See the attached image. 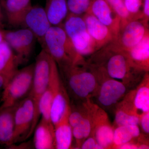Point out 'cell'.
<instances>
[{
    "instance_id": "27",
    "label": "cell",
    "mask_w": 149,
    "mask_h": 149,
    "mask_svg": "<svg viewBox=\"0 0 149 149\" xmlns=\"http://www.w3.org/2000/svg\"><path fill=\"white\" fill-rule=\"evenodd\" d=\"M113 10L120 17L121 21L120 29L125 26L132 18L125 8L123 0H106Z\"/></svg>"
},
{
    "instance_id": "35",
    "label": "cell",
    "mask_w": 149,
    "mask_h": 149,
    "mask_svg": "<svg viewBox=\"0 0 149 149\" xmlns=\"http://www.w3.org/2000/svg\"><path fill=\"white\" fill-rule=\"evenodd\" d=\"M4 40L2 30L0 29V44Z\"/></svg>"
},
{
    "instance_id": "29",
    "label": "cell",
    "mask_w": 149,
    "mask_h": 149,
    "mask_svg": "<svg viewBox=\"0 0 149 149\" xmlns=\"http://www.w3.org/2000/svg\"><path fill=\"white\" fill-rule=\"evenodd\" d=\"M132 20L143 19V0H123Z\"/></svg>"
},
{
    "instance_id": "5",
    "label": "cell",
    "mask_w": 149,
    "mask_h": 149,
    "mask_svg": "<svg viewBox=\"0 0 149 149\" xmlns=\"http://www.w3.org/2000/svg\"><path fill=\"white\" fill-rule=\"evenodd\" d=\"M52 59L51 56L42 49L37 56L35 63L33 83L28 95L32 98L35 105V117L33 125L34 131L40 116V100L49 81Z\"/></svg>"
},
{
    "instance_id": "30",
    "label": "cell",
    "mask_w": 149,
    "mask_h": 149,
    "mask_svg": "<svg viewBox=\"0 0 149 149\" xmlns=\"http://www.w3.org/2000/svg\"><path fill=\"white\" fill-rule=\"evenodd\" d=\"M82 149H103L97 143L95 137L91 135L83 141L80 147Z\"/></svg>"
},
{
    "instance_id": "4",
    "label": "cell",
    "mask_w": 149,
    "mask_h": 149,
    "mask_svg": "<svg viewBox=\"0 0 149 149\" xmlns=\"http://www.w3.org/2000/svg\"><path fill=\"white\" fill-rule=\"evenodd\" d=\"M35 63L18 70L3 89L0 108L15 105L29 95L32 88Z\"/></svg>"
},
{
    "instance_id": "13",
    "label": "cell",
    "mask_w": 149,
    "mask_h": 149,
    "mask_svg": "<svg viewBox=\"0 0 149 149\" xmlns=\"http://www.w3.org/2000/svg\"><path fill=\"white\" fill-rule=\"evenodd\" d=\"M86 13L92 14L108 27L116 40L121 27V21L106 0H92Z\"/></svg>"
},
{
    "instance_id": "20",
    "label": "cell",
    "mask_w": 149,
    "mask_h": 149,
    "mask_svg": "<svg viewBox=\"0 0 149 149\" xmlns=\"http://www.w3.org/2000/svg\"><path fill=\"white\" fill-rule=\"evenodd\" d=\"M34 131L33 145L35 149H55L54 127L51 121L41 118Z\"/></svg>"
},
{
    "instance_id": "34",
    "label": "cell",
    "mask_w": 149,
    "mask_h": 149,
    "mask_svg": "<svg viewBox=\"0 0 149 149\" xmlns=\"http://www.w3.org/2000/svg\"><path fill=\"white\" fill-rule=\"evenodd\" d=\"M6 84V80L4 77L0 74V92L3 90Z\"/></svg>"
},
{
    "instance_id": "9",
    "label": "cell",
    "mask_w": 149,
    "mask_h": 149,
    "mask_svg": "<svg viewBox=\"0 0 149 149\" xmlns=\"http://www.w3.org/2000/svg\"><path fill=\"white\" fill-rule=\"evenodd\" d=\"M35 111L34 102L29 95L16 105L14 115V131L12 145L25 141L34 132L33 125Z\"/></svg>"
},
{
    "instance_id": "1",
    "label": "cell",
    "mask_w": 149,
    "mask_h": 149,
    "mask_svg": "<svg viewBox=\"0 0 149 149\" xmlns=\"http://www.w3.org/2000/svg\"><path fill=\"white\" fill-rule=\"evenodd\" d=\"M87 63L101 68L109 77L122 82L128 88L141 81V74L145 73L133 65L126 52L114 42L95 52Z\"/></svg>"
},
{
    "instance_id": "8",
    "label": "cell",
    "mask_w": 149,
    "mask_h": 149,
    "mask_svg": "<svg viewBox=\"0 0 149 149\" xmlns=\"http://www.w3.org/2000/svg\"><path fill=\"white\" fill-rule=\"evenodd\" d=\"M91 67L97 77L98 86L94 96L99 104L109 108L118 103L126 95L128 87L122 82L109 77L101 68Z\"/></svg>"
},
{
    "instance_id": "10",
    "label": "cell",
    "mask_w": 149,
    "mask_h": 149,
    "mask_svg": "<svg viewBox=\"0 0 149 149\" xmlns=\"http://www.w3.org/2000/svg\"><path fill=\"white\" fill-rule=\"evenodd\" d=\"M92 116L93 135L103 149L112 148L114 128L111 124L107 113L97 104L88 100Z\"/></svg>"
},
{
    "instance_id": "11",
    "label": "cell",
    "mask_w": 149,
    "mask_h": 149,
    "mask_svg": "<svg viewBox=\"0 0 149 149\" xmlns=\"http://www.w3.org/2000/svg\"><path fill=\"white\" fill-rule=\"evenodd\" d=\"M2 31L5 41L16 54L19 65L28 62L36 39L33 32L28 28L16 31Z\"/></svg>"
},
{
    "instance_id": "6",
    "label": "cell",
    "mask_w": 149,
    "mask_h": 149,
    "mask_svg": "<svg viewBox=\"0 0 149 149\" xmlns=\"http://www.w3.org/2000/svg\"><path fill=\"white\" fill-rule=\"evenodd\" d=\"M50 80L53 89L50 118L54 126L68 117L71 108L68 93L61 76L58 66L52 58Z\"/></svg>"
},
{
    "instance_id": "2",
    "label": "cell",
    "mask_w": 149,
    "mask_h": 149,
    "mask_svg": "<svg viewBox=\"0 0 149 149\" xmlns=\"http://www.w3.org/2000/svg\"><path fill=\"white\" fill-rule=\"evenodd\" d=\"M60 70L67 91L74 98L86 101L94 96L98 86L97 77L87 62L72 64Z\"/></svg>"
},
{
    "instance_id": "32",
    "label": "cell",
    "mask_w": 149,
    "mask_h": 149,
    "mask_svg": "<svg viewBox=\"0 0 149 149\" xmlns=\"http://www.w3.org/2000/svg\"><path fill=\"white\" fill-rule=\"evenodd\" d=\"M143 19L146 22H148L149 19V0H143Z\"/></svg>"
},
{
    "instance_id": "19",
    "label": "cell",
    "mask_w": 149,
    "mask_h": 149,
    "mask_svg": "<svg viewBox=\"0 0 149 149\" xmlns=\"http://www.w3.org/2000/svg\"><path fill=\"white\" fill-rule=\"evenodd\" d=\"M19 65L16 54L4 40L0 44V74L4 77L6 84L18 71Z\"/></svg>"
},
{
    "instance_id": "31",
    "label": "cell",
    "mask_w": 149,
    "mask_h": 149,
    "mask_svg": "<svg viewBox=\"0 0 149 149\" xmlns=\"http://www.w3.org/2000/svg\"><path fill=\"white\" fill-rule=\"evenodd\" d=\"M144 133L148 135L149 133V112L141 115L140 117L139 124Z\"/></svg>"
},
{
    "instance_id": "21",
    "label": "cell",
    "mask_w": 149,
    "mask_h": 149,
    "mask_svg": "<svg viewBox=\"0 0 149 149\" xmlns=\"http://www.w3.org/2000/svg\"><path fill=\"white\" fill-rule=\"evenodd\" d=\"M17 104L0 108V145L8 147L12 145L15 111Z\"/></svg>"
},
{
    "instance_id": "22",
    "label": "cell",
    "mask_w": 149,
    "mask_h": 149,
    "mask_svg": "<svg viewBox=\"0 0 149 149\" xmlns=\"http://www.w3.org/2000/svg\"><path fill=\"white\" fill-rule=\"evenodd\" d=\"M45 10L52 26H60L68 14L67 0H46Z\"/></svg>"
},
{
    "instance_id": "24",
    "label": "cell",
    "mask_w": 149,
    "mask_h": 149,
    "mask_svg": "<svg viewBox=\"0 0 149 149\" xmlns=\"http://www.w3.org/2000/svg\"><path fill=\"white\" fill-rule=\"evenodd\" d=\"M118 104L115 115L116 126L139 125L140 116L124 100Z\"/></svg>"
},
{
    "instance_id": "16",
    "label": "cell",
    "mask_w": 149,
    "mask_h": 149,
    "mask_svg": "<svg viewBox=\"0 0 149 149\" xmlns=\"http://www.w3.org/2000/svg\"><path fill=\"white\" fill-rule=\"evenodd\" d=\"M87 30L95 44L96 50H99L108 44L114 42V35L105 25L91 14L86 13L82 16Z\"/></svg>"
},
{
    "instance_id": "17",
    "label": "cell",
    "mask_w": 149,
    "mask_h": 149,
    "mask_svg": "<svg viewBox=\"0 0 149 149\" xmlns=\"http://www.w3.org/2000/svg\"><path fill=\"white\" fill-rule=\"evenodd\" d=\"M1 5L9 24L15 27L24 26L25 16L32 6L31 0H2Z\"/></svg>"
},
{
    "instance_id": "7",
    "label": "cell",
    "mask_w": 149,
    "mask_h": 149,
    "mask_svg": "<svg viewBox=\"0 0 149 149\" xmlns=\"http://www.w3.org/2000/svg\"><path fill=\"white\" fill-rule=\"evenodd\" d=\"M63 27L77 52L81 56L91 55L97 51L95 44L88 32L82 16L68 14Z\"/></svg>"
},
{
    "instance_id": "33",
    "label": "cell",
    "mask_w": 149,
    "mask_h": 149,
    "mask_svg": "<svg viewBox=\"0 0 149 149\" xmlns=\"http://www.w3.org/2000/svg\"><path fill=\"white\" fill-rule=\"evenodd\" d=\"M118 149H138V144L133 142L130 141L121 145L118 148Z\"/></svg>"
},
{
    "instance_id": "18",
    "label": "cell",
    "mask_w": 149,
    "mask_h": 149,
    "mask_svg": "<svg viewBox=\"0 0 149 149\" xmlns=\"http://www.w3.org/2000/svg\"><path fill=\"white\" fill-rule=\"evenodd\" d=\"M130 61L137 69L145 72L149 71V30L136 46L125 51Z\"/></svg>"
},
{
    "instance_id": "12",
    "label": "cell",
    "mask_w": 149,
    "mask_h": 149,
    "mask_svg": "<svg viewBox=\"0 0 149 149\" xmlns=\"http://www.w3.org/2000/svg\"><path fill=\"white\" fill-rule=\"evenodd\" d=\"M148 30V22L143 19H134L120 29L113 42L121 49L127 51L137 45Z\"/></svg>"
},
{
    "instance_id": "36",
    "label": "cell",
    "mask_w": 149,
    "mask_h": 149,
    "mask_svg": "<svg viewBox=\"0 0 149 149\" xmlns=\"http://www.w3.org/2000/svg\"><path fill=\"white\" fill-rule=\"evenodd\" d=\"M3 18V15L2 12L1 8V5H0V22L2 20Z\"/></svg>"
},
{
    "instance_id": "14",
    "label": "cell",
    "mask_w": 149,
    "mask_h": 149,
    "mask_svg": "<svg viewBox=\"0 0 149 149\" xmlns=\"http://www.w3.org/2000/svg\"><path fill=\"white\" fill-rule=\"evenodd\" d=\"M24 25L33 32L42 46L46 33L52 26L45 8L37 6H32L27 12Z\"/></svg>"
},
{
    "instance_id": "23",
    "label": "cell",
    "mask_w": 149,
    "mask_h": 149,
    "mask_svg": "<svg viewBox=\"0 0 149 149\" xmlns=\"http://www.w3.org/2000/svg\"><path fill=\"white\" fill-rule=\"evenodd\" d=\"M55 149H68L72 148V128L68 121V117L54 126Z\"/></svg>"
},
{
    "instance_id": "25",
    "label": "cell",
    "mask_w": 149,
    "mask_h": 149,
    "mask_svg": "<svg viewBox=\"0 0 149 149\" xmlns=\"http://www.w3.org/2000/svg\"><path fill=\"white\" fill-rule=\"evenodd\" d=\"M141 131L138 125H125L116 127L113 131L112 148L118 149L123 144L139 138Z\"/></svg>"
},
{
    "instance_id": "26",
    "label": "cell",
    "mask_w": 149,
    "mask_h": 149,
    "mask_svg": "<svg viewBox=\"0 0 149 149\" xmlns=\"http://www.w3.org/2000/svg\"><path fill=\"white\" fill-rule=\"evenodd\" d=\"M85 102L87 108L86 114L80 122L72 128L73 138L76 141L77 149H80L81 144L91 136L93 131L92 116L90 107L88 101Z\"/></svg>"
},
{
    "instance_id": "37",
    "label": "cell",
    "mask_w": 149,
    "mask_h": 149,
    "mask_svg": "<svg viewBox=\"0 0 149 149\" xmlns=\"http://www.w3.org/2000/svg\"><path fill=\"white\" fill-rule=\"evenodd\" d=\"M1 1H2V0H1Z\"/></svg>"
},
{
    "instance_id": "3",
    "label": "cell",
    "mask_w": 149,
    "mask_h": 149,
    "mask_svg": "<svg viewBox=\"0 0 149 149\" xmlns=\"http://www.w3.org/2000/svg\"><path fill=\"white\" fill-rule=\"evenodd\" d=\"M42 47L54 59L59 69L85 61L61 25L52 26L46 33Z\"/></svg>"
},
{
    "instance_id": "15",
    "label": "cell",
    "mask_w": 149,
    "mask_h": 149,
    "mask_svg": "<svg viewBox=\"0 0 149 149\" xmlns=\"http://www.w3.org/2000/svg\"><path fill=\"white\" fill-rule=\"evenodd\" d=\"M123 100L140 116L149 112V74L146 72L136 89L130 91Z\"/></svg>"
},
{
    "instance_id": "28",
    "label": "cell",
    "mask_w": 149,
    "mask_h": 149,
    "mask_svg": "<svg viewBox=\"0 0 149 149\" xmlns=\"http://www.w3.org/2000/svg\"><path fill=\"white\" fill-rule=\"evenodd\" d=\"M92 0H67L69 13L80 15L86 13Z\"/></svg>"
}]
</instances>
